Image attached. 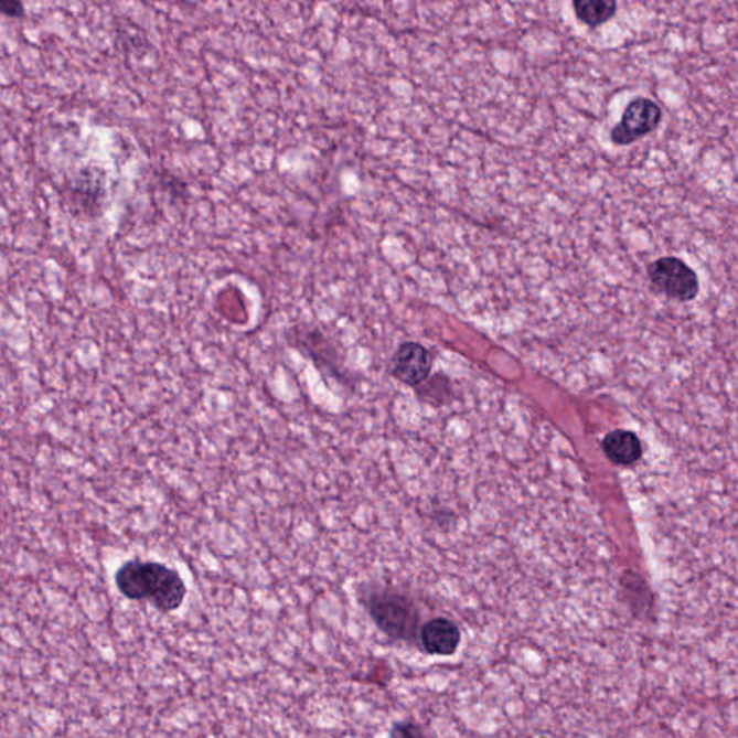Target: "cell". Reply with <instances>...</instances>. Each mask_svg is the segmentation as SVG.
Masks as SVG:
<instances>
[{
    "label": "cell",
    "instance_id": "cell-1",
    "mask_svg": "<svg viewBox=\"0 0 738 738\" xmlns=\"http://www.w3.org/2000/svg\"><path fill=\"white\" fill-rule=\"evenodd\" d=\"M117 590L129 600H146L159 612H175L188 589L180 573L162 563L133 558L116 571Z\"/></svg>",
    "mask_w": 738,
    "mask_h": 738
},
{
    "label": "cell",
    "instance_id": "cell-2",
    "mask_svg": "<svg viewBox=\"0 0 738 738\" xmlns=\"http://www.w3.org/2000/svg\"><path fill=\"white\" fill-rule=\"evenodd\" d=\"M362 603L385 638L394 643L418 646L421 614L410 597L396 590L373 589Z\"/></svg>",
    "mask_w": 738,
    "mask_h": 738
},
{
    "label": "cell",
    "instance_id": "cell-3",
    "mask_svg": "<svg viewBox=\"0 0 738 738\" xmlns=\"http://www.w3.org/2000/svg\"><path fill=\"white\" fill-rule=\"evenodd\" d=\"M652 288L676 302H693L699 295V279L684 260L665 256L649 263L646 267Z\"/></svg>",
    "mask_w": 738,
    "mask_h": 738
},
{
    "label": "cell",
    "instance_id": "cell-4",
    "mask_svg": "<svg viewBox=\"0 0 738 738\" xmlns=\"http://www.w3.org/2000/svg\"><path fill=\"white\" fill-rule=\"evenodd\" d=\"M662 108L646 97L633 98L624 108L622 119L610 131V140L616 146H629L645 138L660 127Z\"/></svg>",
    "mask_w": 738,
    "mask_h": 738
},
{
    "label": "cell",
    "instance_id": "cell-5",
    "mask_svg": "<svg viewBox=\"0 0 738 738\" xmlns=\"http://www.w3.org/2000/svg\"><path fill=\"white\" fill-rule=\"evenodd\" d=\"M460 643H462V632L459 624L441 616L427 620L418 637V648L430 656H453L459 651Z\"/></svg>",
    "mask_w": 738,
    "mask_h": 738
},
{
    "label": "cell",
    "instance_id": "cell-6",
    "mask_svg": "<svg viewBox=\"0 0 738 738\" xmlns=\"http://www.w3.org/2000/svg\"><path fill=\"white\" fill-rule=\"evenodd\" d=\"M431 355L417 342L403 343L394 355V375L407 385H417L429 377Z\"/></svg>",
    "mask_w": 738,
    "mask_h": 738
},
{
    "label": "cell",
    "instance_id": "cell-7",
    "mask_svg": "<svg viewBox=\"0 0 738 738\" xmlns=\"http://www.w3.org/2000/svg\"><path fill=\"white\" fill-rule=\"evenodd\" d=\"M601 448L618 467H632L642 459V441L629 430H614L605 437Z\"/></svg>",
    "mask_w": 738,
    "mask_h": 738
},
{
    "label": "cell",
    "instance_id": "cell-8",
    "mask_svg": "<svg viewBox=\"0 0 738 738\" xmlns=\"http://www.w3.org/2000/svg\"><path fill=\"white\" fill-rule=\"evenodd\" d=\"M624 601L633 614L648 616L652 612L653 597L646 581L637 573L627 571L622 577Z\"/></svg>",
    "mask_w": 738,
    "mask_h": 738
},
{
    "label": "cell",
    "instance_id": "cell-9",
    "mask_svg": "<svg viewBox=\"0 0 738 738\" xmlns=\"http://www.w3.org/2000/svg\"><path fill=\"white\" fill-rule=\"evenodd\" d=\"M573 9H575L578 21L596 30L616 15L618 2L616 0H575Z\"/></svg>",
    "mask_w": 738,
    "mask_h": 738
},
{
    "label": "cell",
    "instance_id": "cell-10",
    "mask_svg": "<svg viewBox=\"0 0 738 738\" xmlns=\"http://www.w3.org/2000/svg\"><path fill=\"white\" fill-rule=\"evenodd\" d=\"M388 738H429L420 724L413 720H397L388 728Z\"/></svg>",
    "mask_w": 738,
    "mask_h": 738
},
{
    "label": "cell",
    "instance_id": "cell-11",
    "mask_svg": "<svg viewBox=\"0 0 738 738\" xmlns=\"http://www.w3.org/2000/svg\"><path fill=\"white\" fill-rule=\"evenodd\" d=\"M2 12L7 17H12V18L22 17L23 15L22 3L17 2V0H3Z\"/></svg>",
    "mask_w": 738,
    "mask_h": 738
}]
</instances>
